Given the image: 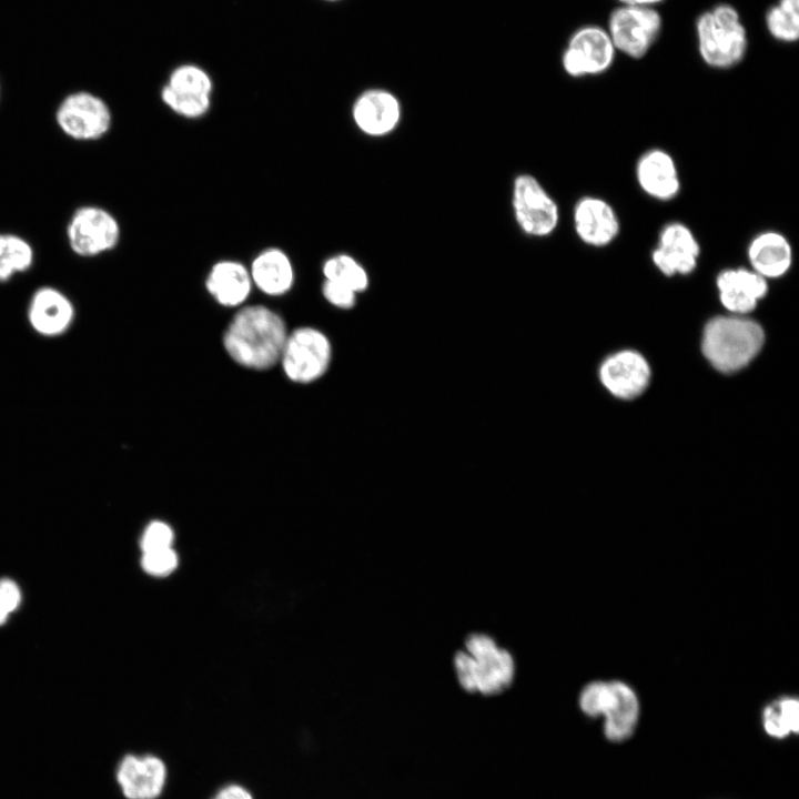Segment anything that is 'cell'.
I'll list each match as a JSON object with an SVG mask.
<instances>
[{
  "label": "cell",
  "mask_w": 799,
  "mask_h": 799,
  "mask_svg": "<svg viewBox=\"0 0 799 799\" xmlns=\"http://www.w3.org/2000/svg\"><path fill=\"white\" fill-rule=\"evenodd\" d=\"M287 337L283 318L262 305L240 310L223 335L229 355L240 365L266 370L281 357Z\"/></svg>",
  "instance_id": "cell-1"
},
{
  "label": "cell",
  "mask_w": 799,
  "mask_h": 799,
  "mask_svg": "<svg viewBox=\"0 0 799 799\" xmlns=\"http://www.w3.org/2000/svg\"><path fill=\"white\" fill-rule=\"evenodd\" d=\"M453 665L459 686L467 692L496 695L515 679L512 653L484 633H473L465 639L464 648L454 655Z\"/></svg>",
  "instance_id": "cell-2"
},
{
  "label": "cell",
  "mask_w": 799,
  "mask_h": 799,
  "mask_svg": "<svg viewBox=\"0 0 799 799\" xmlns=\"http://www.w3.org/2000/svg\"><path fill=\"white\" fill-rule=\"evenodd\" d=\"M578 705L587 717H603V732L610 742L628 740L638 726L639 698L633 687L621 680L586 684L580 690Z\"/></svg>",
  "instance_id": "cell-3"
},
{
  "label": "cell",
  "mask_w": 799,
  "mask_h": 799,
  "mask_svg": "<svg viewBox=\"0 0 799 799\" xmlns=\"http://www.w3.org/2000/svg\"><path fill=\"white\" fill-rule=\"evenodd\" d=\"M763 340V331L757 322L739 316H718L705 327L702 352L717 370L729 373L746 366L759 353Z\"/></svg>",
  "instance_id": "cell-4"
},
{
  "label": "cell",
  "mask_w": 799,
  "mask_h": 799,
  "mask_svg": "<svg viewBox=\"0 0 799 799\" xmlns=\"http://www.w3.org/2000/svg\"><path fill=\"white\" fill-rule=\"evenodd\" d=\"M696 32L700 57L714 69L732 68L747 52L746 28L730 4L721 3L701 13Z\"/></svg>",
  "instance_id": "cell-5"
},
{
  "label": "cell",
  "mask_w": 799,
  "mask_h": 799,
  "mask_svg": "<svg viewBox=\"0 0 799 799\" xmlns=\"http://www.w3.org/2000/svg\"><path fill=\"white\" fill-rule=\"evenodd\" d=\"M515 220L522 231L535 237L550 235L559 222V209L555 200L530 174L515 178L512 190Z\"/></svg>",
  "instance_id": "cell-6"
},
{
  "label": "cell",
  "mask_w": 799,
  "mask_h": 799,
  "mask_svg": "<svg viewBox=\"0 0 799 799\" xmlns=\"http://www.w3.org/2000/svg\"><path fill=\"white\" fill-rule=\"evenodd\" d=\"M286 376L310 383L322 376L331 361V344L318 330L300 327L287 335L280 357Z\"/></svg>",
  "instance_id": "cell-7"
},
{
  "label": "cell",
  "mask_w": 799,
  "mask_h": 799,
  "mask_svg": "<svg viewBox=\"0 0 799 799\" xmlns=\"http://www.w3.org/2000/svg\"><path fill=\"white\" fill-rule=\"evenodd\" d=\"M661 17L651 7L621 6L608 20V34L615 49L633 59L643 58L656 41Z\"/></svg>",
  "instance_id": "cell-8"
},
{
  "label": "cell",
  "mask_w": 799,
  "mask_h": 799,
  "mask_svg": "<svg viewBox=\"0 0 799 799\" xmlns=\"http://www.w3.org/2000/svg\"><path fill=\"white\" fill-rule=\"evenodd\" d=\"M67 239L73 253L82 257H93L117 246L120 225L105 209L83 205L73 212L67 226Z\"/></svg>",
  "instance_id": "cell-9"
},
{
  "label": "cell",
  "mask_w": 799,
  "mask_h": 799,
  "mask_svg": "<svg viewBox=\"0 0 799 799\" xmlns=\"http://www.w3.org/2000/svg\"><path fill=\"white\" fill-rule=\"evenodd\" d=\"M60 130L77 141H95L104 136L112 123L108 104L98 95L78 91L67 95L55 111Z\"/></svg>",
  "instance_id": "cell-10"
},
{
  "label": "cell",
  "mask_w": 799,
  "mask_h": 799,
  "mask_svg": "<svg viewBox=\"0 0 799 799\" xmlns=\"http://www.w3.org/2000/svg\"><path fill=\"white\" fill-rule=\"evenodd\" d=\"M616 49L606 30L586 26L576 30L563 52L562 64L573 78L597 75L613 64Z\"/></svg>",
  "instance_id": "cell-11"
},
{
  "label": "cell",
  "mask_w": 799,
  "mask_h": 799,
  "mask_svg": "<svg viewBox=\"0 0 799 799\" xmlns=\"http://www.w3.org/2000/svg\"><path fill=\"white\" fill-rule=\"evenodd\" d=\"M700 245L692 231L680 222L666 224L651 253L655 266L665 275L690 274L697 266Z\"/></svg>",
  "instance_id": "cell-12"
},
{
  "label": "cell",
  "mask_w": 799,
  "mask_h": 799,
  "mask_svg": "<svg viewBox=\"0 0 799 799\" xmlns=\"http://www.w3.org/2000/svg\"><path fill=\"white\" fill-rule=\"evenodd\" d=\"M573 222L579 240L593 247L609 245L620 231L616 211L598 196L579 199L574 208Z\"/></svg>",
  "instance_id": "cell-13"
},
{
  "label": "cell",
  "mask_w": 799,
  "mask_h": 799,
  "mask_svg": "<svg viewBox=\"0 0 799 799\" xmlns=\"http://www.w3.org/2000/svg\"><path fill=\"white\" fill-rule=\"evenodd\" d=\"M603 385L616 397L634 398L647 387L650 368L637 352L626 350L607 357L599 370Z\"/></svg>",
  "instance_id": "cell-14"
},
{
  "label": "cell",
  "mask_w": 799,
  "mask_h": 799,
  "mask_svg": "<svg viewBox=\"0 0 799 799\" xmlns=\"http://www.w3.org/2000/svg\"><path fill=\"white\" fill-rule=\"evenodd\" d=\"M352 117L363 133L371 136H384L398 125L402 107L397 97L391 91L370 89L355 100Z\"/></svg>",
  "instance_id": "cell-15"
},
{
  "label": "cell",
  "mask_w": 799,
  "mask_h": 799,
  "mask_svg": "<svg viewBox=\"0 0 799 799\" xmlns=\"http://www.w3.org/2000/svg\"><path fill=\"white\" fill-rule=\"evenodd\" d=\"M71 300L52 286H42L31 296L28 305V321L40 335L54 337L63 334L74 318Z\"/></svg>",
  "instance_id": "cell-16"
},
{
  "label": "cell",
  "mask_w": 799,
  "mask_h": 799,
  "mask_svg": "<svg viewBox=\"0 0 799 799\" xmlns=\"http://www.w3.org/2000/svg\"><path fill=\"white\" fill-rule=\"evenodd\" d=\"M719 299L735 314L751 312L768 292V282L751 269H727L717 275Z\"/></svg>",
  "instance_id": "cell-17"
},
{
  "label": "cell",
  "mask_w": 799,
  "mask_h": 799,
  "mask_svg": "<svg viewBox=\"0 0 799 799\" xmlns=\"http://www.w3.org/2000/svg\"><path fill=\"white\" fill-rule=\"evenodd\" d=\"M636 179L639 188L658 201L675 199L680 190V180L674 158L665 150L646 151L637 161Z\"/></svg>",
  "instance_id": "cell-18"
},
{
  "label": "cell",
  "mask_w": 799,
  "mask_h": 799,
  "mask_svg": "<svg viewBox=\"0 0 799 799\" xmlns=\"http://www.w3.org/2000/svg\"><path fill=\"white\" fill-rule=\"evenodd\" d=\"M118 782L129 799H155L166 778L163 761L154 756H127L118 769Z\"/></svg>",
  "instance_id": "cell-19"
},
{
  "label": "cell",
  "mask_w": 799,
  "mask_h": 799,
  "mask_svg": "<svg viewBox=\"0 0 799 799\" xmlns=\"http://www.w3.org/2000/svg\"><path fill=\"white\" fill-rule=\"evenodd\" d=\"M747 257L750 269L765 277L783 276L792 265V247L789 240L777 231L757 234L748 244Z\"/></svg>",
  "instance_id": "cell-20"
},
{
  "label": "cell",
  "mask_w": 799,
  "mask_h": 799,
  "mask_svg": "<svg viewBox=\"0 0 799 799\" xmlns=\"http://www.w3.org/2000/svg\"><path fill=\"white\" fill-rule=\"evenodd\" d=\"M251 285L250 272L235 261H221L214 264L205 282L209 293L224 306L243 303L250 294Z\"/></svg>",
  "instance_id": "cell-21"
},
{
  "label": "cell",
  "mask_w": 799,
  "mask_h": 799,
  "mask_svg": "<svg viewBox=\"0 0 799 799\" xmlns=\"http://www.w3.org/2000/svg\"><path fill=\"white\" fill-rule=\"evenodd\" d=\"M250 275L254 284L269 295L286 293L294 280L292 263L279 249L261 252L252 263Z\"/></svg>",
  "instance_id": "cell-22"
},
{
  "label": "cell",
  "mask_w": 799,
  "mask_h": 799,
  "mask_svg": "<svg viewBox=\"0 0 799 799\" xmlns=\"http://www.w3.org/2000/svg\"><path fill=\"white\" fill-rule=\"evenodd\" d=\"M765 734L773 739H786L799 731V700L782 696L767 704L761 712Z\"/></svg>",
  "instance_id": "cell-23"
},
{
  "label": "cell",
  "mask_w": 799,
  "mask_h": 799,
  "mask_svg": "<svg viewBox=\"0 0 799 799\" xmlns=\"http://www.w3.org/2000/svg\"><path fill=\"white\" fill-rule=\"evenodd\" d=\"M33 260V249L26 239L12 233L0 234V283L28 271Z\"/></svg>",
  "instance_id": "cell-24"
},
{
  "label": "cell",
  "mask_w": 799,
  "mask_h": 799,
  "mask_svg": "<svg viewBox=\"0 0 799 799\" xmlns=\"http://www.w3.org/2000/svg\"><path fill=\"white\" fill-rule=\"evenodd\" d=\"M769 33L781 42H796L799 37V0H779L766 13Z\"/></svg>",
  "instance_id": "cell-25"
},
{
  "label": "cell",
  "mask_w": 799,
  "mask_h": 799,
  "mask_svg": "<svg viewBox=\"0 0 799 799\" xmlns=\"http://www.w3.org/2000/svg\"><path fill=\"white\" fill-rule=\"evenodd\" d=\"M323 273L327 281L344 285L355 293L363 292L368 286V276L363 265L346 254L327 259L323 265Z\"/></svg>",
  "instance_id": "cell-26"
},
{
  "label": "cell",
  "mask_w": 799,
  "mask_h": 799,
  "mask_svg": "<svg viewBox=\"0 0 799 799\" xmlns=\"http://www.w3.org/2000/svg\"><path fill=\"white\" fill-rule=\"evenodd\" d=\"M168 87L179 92L210 95L212 81L202 69L185 64L176 68L171 73Z\"/></svg>",
  "instance_id": "cell-27"
},
{
  "label": "cell",
  "mask_w": 799,
  "mask_h": 799,
  "mask_svg": "<svg viewBox=\"0 0 799 799\" xmlns=\"http://www.w3.org/2000/svg\"><path fill=\"white\" fill-rule=\"evenodd\" d=\"M161 97L171 110L186 118L200 117L210 108V95L179 92L168 85L163 88Z\"/></svg>",
  "instance_id": "cell-28"
},
{
  "label": "cell",
  "mask_w": 799,
  "mask_h": 799,
  "mask_svg": "<svg viewBox=\"0 0 799 799\" xmlns=\"http://www.w3.org/2000/svg\"><path fill=\"white\" fill-rule=\"evenodd\" d=\"M141 564L150 575L164 576L176 567L178 556L171 547L143 552Z\"/></svg>",
  "instance_id": "cell-29"
},
{
  "label": "cell",
  "mask_w": 799,
  "mask_h": 799,
  "mask_svg": "<svg viewBox=\"0 0 799 799\" xmlns=\"http://www.w3.org/2000/svg\"><path fill=\"white\" fill-rule=\"evenodd\" d=\"M173 540V530L171 527L160 520L150 523L141 538V548L143 552L163 549L171 547Z\"/></svg>",
  "instance_id": "cell-30"
},
{
  "label": "cell",
  "mask_w": 799,
  "mask_h": 799,
  "mask_svg": "<svg viewBox=\"0 0 799 799\" xmlns=\"http://www.w3.org/2000/svg\"><path fill=\"white\" fill-rule=\"evenodd\" d=\"M322 290L327 302L336 307L351 309L355 304L356 293L344 285L325 280Z\"/></svg>",
  "instance_id": "cell-31"
},
{
  "label": "cell",
  "mask_w": 799,
  "mask_h": 799,
  "mask_svg": "<svg viewBox=\"0 0 799 799\" xmlns=\"http://www.w3.org/2000/svg\"><path fill=\"white\" fill-rule=\"evenodd\" d=\"M21 594L14 581L8 578L0 579V603L10 614L20 604Z\"/></svg>",
  "instance_id": "cell-32"
},
{
  "label": "cell",
  "mask_w": 799,
  "mask_h": 799,
  "mask_svg": "<svg viewBox=\"0 0 799 799\" xmlns=\"http://www.w3.org/2000/svg\"><path fill=\"white\" fill-rule=\"evenodd\" d=\"M213 799H252V796L244 788L231 785L221 789Z\"/></svg>",
  "instance_id": "cell-33"
},
{
  "label": "cell",
  "mask_w": 799,
  "mask_h": 799,
  "mask_svg": "<svg viewBox=\"0 0 799 799\" xmlns=\"http://www.w3.org/2000/svg\"><path fill=\"white\" fill-rule=\"evenodd\" d=\"M625 6H643L651 7L653 4L659 3L664 0H619Z\"/></svg>",
  "instance_id": "cell-34"
},
{
  "label": "cell",
  "mask_w": 799,
  "mask_h": 799,
  "mask_svg": "<svg viewBox=\"0 0 799 799\" xmlns=\"http://www.w3.org/2000/svg\"><path fill=\"white\" fill-rule=\"evenodd\" d=\"M8 615H9V613L3 608V606L0 603V625H2L6 621Z\"/></svg>",
  "instance_id": "cell-35"
}]
</instances>
